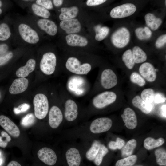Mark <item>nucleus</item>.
Wrapping results in <instances>:
<instances>
[{
    "instance_id": "obj_14",
    "label": "nucleus",
    "mask_w": 166,
    "mask_h": 166,
    "mask_svg": "<svg viewBox=\"0 0 166 166\" xmlns=\"http://www.w3.org/2000/svg\"><path fill=\"white\" fill-rule=\"evenodd\" d=\"M78 114V107L76 102L72 99L67 100L65 105L64 116L66 120L72 122L77 117Z\"/></svg>"
},
{
    "instance_id": "obj_28",
    "label": "nucleus",
    "mask_w": 166,
    "mask_h": 166,
    "mask_svg": "<svg viewBox=\"0 0 166 166\" xmlns=\"http://www.w3.org/2000/svg\"><path fill=\"white\" fill-rule=\"evenodd\" d=\"M137 145L136 140L132 139L129 140L126 144L122 148L121 150V155L123 157H127L131 156Z\"/></svg>"
},
{
    "instance_id": "obj_25",
    "label": "nucleus",
    "mask_w": 166,
    "mask_h": 166,
    "mask_svg": "<svg viewBox=\"0 0 166 166\" xmlns=\"http://www.w3.org/2000/svg\"><path fill=\"white\" fill-rule=\"evenodd\" d=\"M133 58L135 63H140L144 62L147 59L146 53L139 47L136 46L132 49Z\"/></svg>"
},
{
    "instance_id": "obj_43",
    "label": "nucleus",
    "mask_w": 166,
    "mask_h": 166,
    "mask_svg": "<svg viewBox=\"0 0 166 166\" xmlns=\"http://www.w3.org/2000/svg\"><path fill=\"white\" fill-rule=\"evenodd\" d=\"M166 43V34H164L160 36L157 39L155 42L156 48L160 49Z\"/></svg>"
},
{
    "instance_id": "obj_15",
    "label": "nucleus",
    "mask_w": 166,
    "mask_h": 166,
    "mask_svg": "<svg viewBox=\"0 0 166 166\" xmlns=\"http://www.w3.org/2000/svg\"><path fill=\"white\" fill-rule=\"evenodd\" d=\"M60 26L68 34L78 33L81 29V23L76 18L61 21L60 22Z\"/></svg>"
},
{
    "instance_id": "obj_52",
    "label": "nucleus",
    "mask_w": 166,
    "mask_h": 166,
    "mask_svg": "<svg viewBox=\"0 0 166 166\" xmlns=\"http://www.w3.org/2000/svg\"><path fill=\"white\" fill-rule=\"evenodd\" d=\"M7 166H21V164L17 161H12L10 162Z\"/></svg>"
},
{
    "instance_id": "obj_34",
    "label": "nucleus",
    "mask_w": 166,
    "mask_h": 166,
    "mask_svg": "<svg viewBox=\"0 0 166 166\" xmlns=\"http://www.w3.org/2000/svg\"><path fill=\"white\" fill-rule=\"evenodd\" d=\"M155 93L154 90L151 88L144 89L141 94V98L145 102L152 104L154 101Z\"/></svg>"
},
{
    "instance_id": "obj_11",
    "label": "nucleus",
    "mask_w": 166,
    "mask_h": 166,
    "mask_svg": "<svg viewBox=\"0 0 166 166\" xmlns=\"http://www.w3.org/2000/svg\"><path fill=\"white\" fill-rule=\"evenodd\" d=\"M102 87L109 89L115 86L117 84V77L114 72L111 69H107L102 72L101 78Z\"/></svg>"
},
{
    "instance_id": "obj_59",
    "label": "nucleus",
    "mask_w": 166,
    "mask_h": 166,
    "mask_svg": "<svg viewBox=\"0 0 166 166\" xmlns=\"http://www.w3.org/2000/svg\"><path fill=\"white\" fill-rule=\"evenodd\" d=\"M166 1H165V5H166Z\"/></svg>"
},
{
    "instance_id": "obj_60",
    "label": "nucleus",
    "mask_w": 166,
    "mask_h": 166,
    "mask_svg": "<svg viewBox=\"0 0 166 166\" xmlns=\"http://www.w3.org/2000/svg\"></svg>"
},
{
    "instance_id": "obj_3",
    "label": "nucleus",
    "mask_w": 166,
    "mask_h": 166,
    "mask_svg": "<svg viewBox=\"0 0 166 166\" xmlns=\"http://www.w3.org/2000/svg\"><path fill=\"white\" fill-rule=\"evenodd\" d=\"M130 34L126 27H122L114 31L111 36V41L117 48H121L126 46L129 43Z\"/></svg>"
},
{
    "instance_id": "obj_18",
    "label": "nucleus",
    "mask_w": 166,
    "mask_h": 166,
    "mask_svg": "<svg viewBox=\"0 0 166 166\" xmlns=\"http://www.w3.org/2000/svg\"><path fill=\"white\" fill-rule=\"evenodd\" d=\"M29 81L25 77H20L15 79L9 89L10 93L15 94L22 93L27 89Z\"/></svg>"
},
{
    "instance_id": "obj_32",
    "label": "nucleus",
    "mask_w": 166,
    "mask_h": 166,
    "mask_svg": "<svg viewBox=\"0 0 166 166\" xmlns=\"http://www.w3.org/2000/svg\"><path fill=\"white\" fill-rule=\"evenodd\" d=\"M137 159L136 155H131L117 161L115 166H132L136 163Z\"/></svg>"
},
{
    "instance_id": "obj_10",
    "label": "nucleus",
    "mask_w": 166,
    "mask_h": 166,
    "mask_svg": "<svg viewBox=\"0 0 166 166\" xmlns=\"http://www.w3.org/2000/svg\"><path fill=\"white\" fill-rule=\"evenodd\" d=\"M37 155L39 159L46 164L52 166L56 163L57 160V155L52 149L44 147L39 150Z\"/></svg>"
},
{
    "instance_id": "obj_2",
    "label": "nucleus",
    "mask_w": 166,
    "mask_h": 166,
    "mask_svg": "<svg viewBox=\"0 0 166 166\" xmlns=\"http://www.w3.org/2000/svg\"><path fill=\"white\" fill-rule=\"evenodd\" d=\"M65 67L70 72L78 75L87 74L91 70V65L88 63L81 64L76 57L69 58L66 62Z\"/></svg>"
},
{
    "instance_id": "obj_9",
    "label": "nucleus",
    "mask_w": 166,
    "mask_h": 166,
    "mask_svg": "<svg viewBox=\"0 0 166 166\" xmlns=\"http://www.w3.org/2000/svg\"><path fill=\"white\" fill-rule=\"evenodd\" d=\"M81 154L77 148L72 147L65 153V166H82Z\"/></svg>"
},
{
    "instance_id": "obj_42",
    "label": "nucleus",
    "mask_w": 166,
    "mask_h": 166,
    "mask_svg": "<svg viewBox=\"0 0 166 166\" xmlns=\"http://www.w3.org/2000/svg\"><path fill=\"white\" fill-rule=\"evenodd\" d=\"M36 2L38 5L42 6L47 9H51L53 8L52 1L49 0H37Z\"/></svg>"
},
{
    "instance_id": "obj_7",
    "label": "nucleus",
    "mask_w": 166,
    "mask_h": 166,
    "mask_svg": "<svg viewBox=\"0 0 166 166\" xmlns=\"http://www.w3.org/2000/svg\"><path fill=\"white\" fill-rule=\"evenodd\" d=\"M112 121L109 118L103 117L93 120L91 123L89 129L94 134H99L109 130L112 125Z\"/></svg>"
},
{
    "instance_id": "obj_16",
    "label": "nucleus",
    "mask_w": 166,
    "mask_h": 166,
    "mask_svg": "<svg viewBox=\"0 0 166 166\" xmlns=\"http://www.w3.org/2000/svg\"><path fill=\"white\" fill-rule=\"evenodd\" d=\"M121 116L125 124V125L129 129L135 128L137 125V117L134 111L130 108L124 109L123 113Z\"/></svg>"
},
{
    "instance_id": "obj_46",
    "label": "nucleus",
    "mask_w": 166,
    "mask_h": 166,
    "mask_svg": "<svg viewBox=\"0 0 166 166\" xmlns=\"http://www.w3.org/2000/svg\"><path fill=\"white\" fill-rule=\"evenodd\" d=\"M30 107V105L28 104L25 103H23L17 107L21 113L26 111L29 109Z\"/></svg>"
},
{
    "instance_id": "obj_17",
    "label": "nucleus",
    "mask_w": 166,
    "mask_h": 166,
    "mask_svg": "<svg viewBox=\"0 0 166 166\" xmlns=\"http://www.w3.org/2000/svg\"><path fill=\"white\" fill-rule=\"evenodd\" d=\"M155 69L152 65L146 62L140 65L139 71L141 75L147 81L152 82L155 80L156 77Z\"/></svg>"
},
{
    "instance_id": "obj_57",
    "label": "nucleus",
    "mask_w": 166,
    "mask_h": 166,
    "mask_svg": "<svg viewBox=\"0 0 166 166\" xmlns=\"http://www.w3.org/2000/svg\"><path fill=\"white\" fill-rule=\"evenodd\" d=\"M136 166H143L141 165H136Z\"/></svg>"
},
{
    "instance_id": "obj_47",
    "label": "nucleus",
    "mask_w": 166,
    "mask_h": 166,
    "mask_svg": "<svg viewBox=\"0 0 166 166\" xmlns=\"http://www.w3.org/2000/svg\"><path fill=\"white\" fill-rule=\"evenodd\" d=\"M8 49V45L6 44H0V56L7 52Z\"/></svg>"
},
{
    "instance_id": "obj_53",
    "label": "nucleus",
    "mask_w": 166,
    "mask_h": 166,
    "mask_svg": "<svg viewBox=\"0 0 166 166\" xmlns=\"http://www.w3.org/2000/svg\"><path fill=\"white\" fill-rule=\"evenodd\" d=\"M13 111L14 113L16 114H18L21 113V112L17 107L14 108V109Z\"/></svg>"
},
{
    "instance_id": "obj_50",
    "label": "nucleus",
    "mask_w": 166,
    "mask_h": 166,
    "mask_svg": "<svg viewBox=\"0 0 166 166\" xmlns=\"http://www.w3.org/2000/svg\"><path fill=\"white\" fill-rule=\"evenodd\" d=\"M53 2L55 6L58 7L62 4L63 1L62 0H53Z\"/></svg>"
},
{
    "instance_id": "obj_49",
    "label": "nucleus",
    "mask_w": 166,
    "mask_h": 166,
    "mask_svg": "<svg viewBox=\"0 0 166 166\" xmlns=\"http://www.w3.org/2000/svg\"><path fill=\"white\" fill-rule=\"evenodd\" d=\"M109 148L113 150L118 149L117 143L116 141H110L108 144Z\"/></svg>"
},
{
    "instance_id": "obj_8",
    "label": "nucleus",
    "mask_w": 166,
    "mask_h": 166,
    "mask_svg": "<svg viewBox=\"0 0 166 166\" xmlns=\"http://www.w3.org/2000/svg\"><path fill=\"white\" fill-rule=\"evenodd\" d=\"M18 29L21 37L26 42L35 44L39 41V37L37 32L27 25L20 24Z\"/></svg>"
},
{
    "instance_id": "obj_39",
    "label": "nucleus",
    "mask_w": 166,
    "mask_h": 166,
    "mask_svg": "<svg viewBox=\"0 0 166 166\" xmlns=\"http://www.w3.org/2000/svg\"><path fill=\"white\" fill-rule=\"evenodd\" d=\"M2 136H0V147L5 148L6 147L8 142L11 140L10 136L4 131L1 132Z\"/></svg>"
},
{
    "instance_id": "obj_1",
    "label": "nucleus",
    "mask_w": 166,
    "mask_h": 166,
    "mask_svg": "<svg viewBox=\"0 0 166 166\" xmlns=\"http://www.w3.org/2000/svg\"><path fill=\"white\" fill-rule=\"evenodd\" d=\"M33 104L35 117L39 119L45 118L48 114L49 108L46 96L42 93L37 94L34 98Z\"/></svg>"
},
{
    "instance_id": "obj_13",
    "label": "nucleus",
    "mask_w": 166,
    "mask_h": 166,
    "mask_svg": "<svg viewBox=\"0 0 166 166\" xmlns=\"http://www.w3.org/2000/svg\"><path fill=\"white\" fill-rule=\"evenodd\" d=\"M63 119V114L60 109L57 106H53L49 114V123L50 127L53 129L57 128L62 122Z\"/></svg>"
},
{
    "instance_id": "obj_45",
    "label": "nucleus",
    "mask_w": 166,
    "mask_h": 166,
    "mask_svg": "<svg viewBox=\"0 0 166 166\" xmlns=\"http://www.w3.org/2000/svg\"><path fill=\"white\" fill-rule=\"evenodd\" d=\"M106 1L105 0H88L86 4L88 6H94L101 4Z\"/></svg>"
},
{
    "instance_id": "obj_24",
    "label": "nucleus",
    "mask_w": 166,
    "mask_h": 166,
    "mask_svg": "<svg viewBox=\"0 0 166 166\" xmlns=\"http://www.w3.org/2000/svg\"><path fill=\"white\" fill-rule=\"evenodd\" d=\"M147 26L153 30H157L161 24L162 21L160 18H157L153 14H147L144 16Z\"/></svg>"
},
{
    "instance_id": "obj_38",
    "label": "nucleus",
    "mask_w": 166,
    "mask_h": 166,
    "mask_svg": "<svg viewBox=\"0 0 166 166\" xmlns=\"http://www.w3.org/2000/svg\"><path fill=\"white\" fill-rule=\"evenodd\" d=\"M35 121V119L34 114L30 113L27 114L22 118L21 124L23 126L27 127L32 125Z\"/></svg>"
},
{
    "instance_id": "obj_36",
    "label": "nucleus",
    "mask_w": 166,
    "mask_h": 166,
    "mask_svg": "<svg viewBox=\"0 0 166 166\" xmlns=\"http://www.w3.org/2000/svg\"><path fill=\"white\" fill-rule=\"evenodd\" d=\"M11 34L10 28L6 23L0 24V41H5L8 39Z\"/></svg>"
},
{
    "instance_id": "obj_26",
    "label": "nucleus",
    "mask_w": 166,
    "mask_h": 166,
    "mask_svg": "<svg viewBox=\"0 0 166 166\" xmlns=\"http://www.w3.org/2000/svg\"><path fill=\"white\" fill-rule=\"evenodd\" d=\"M164 138H160L157 139L148 137L144 141V146L147 150H151L162 145L164 142Z\"/></svg>"
},
{
    "instance_id": "obj_58",
    "label": "nucleus",
    "mask_w": 166,
    "mask_h": 166,
    "mask_svg": "<svg viewBox=\"0 0 166 166\" xmlns=\"http://www.w3.org/2000/svg\"><path fill=\"white\" fill-rule=\"evenodd\" d=\"M1 152H0V157L1 156Z\"/></svg>"
},
{
    "instance_id": "obj_22",
    "label": "nucleus",
    "mask_w": 166,
    "mask_h": 166,
    "mask_svg": "<svg viewBox=\"0 0 166 166\" xmlns=\"http://www.w3.org/2000/svg\"><path fill=\"white\" fill-rule=\"evenodd\" d=\"M61 13L59 18L61 21L74 18L77 15L79 9L76 6L69 7H62L61 9Z\"/></svg>"
},
{
    "instance_id": "obj_56",
    "label": "nucleus",
    "mask_w": 166,
    "mask_h": 166,
    "mask_svg": "<svg viewBox=\"0 0 166 166\" xmlns=\"http://www.w3.org/2000/svg\"><path fill=\"white\" fill-rule=\"evenodd\" d=\"M2 10L0 8V14L2 13Z\"/></svg>"
},
{
    "instance_id": "obj_31",
    "label": "nucleus",
    "mask_w": 166,
    "mask_h": 166,
    "mask_svg": "<svg viewBox=\"0 0 166 166\" xmlns=\"http://www.w3.org/2000/svg\"><path fill=\"white\" fill-rule=\"evenodd\" d=\"M122 60L128 68L131 69L133 68L135 63L131 50L128 49L124 53L122 56Z\"/></svg>"
},
{
    "instance_id": "obj_48",
    "label": "nucleus",
    "mask_w": 166,
    "mask_h": 166,
    "mask_svg": "<svg viewBox=\"0 0 166 166\" xmlns=\"http://www.w3.org/2000/svg\"><path fill=\"white\" fill-rule=\"evenodd\" d=\"M117 146L118 149H121L124 146L125 144V141L122 139L117 137L116 139V141Z\"/></svg>"
},
{
    "instance_id": "obj_6",
    "label": "nucleus",
    "mask_w": 166,
    "mask_h": 166,
    "mask_svg": "<svg viewBox=\"0 0 166 166\" xmlns=\"http://www.w3.org/2000/svg\"><path fill=\"white\" fill-rule=\"evenodd\" d=\"M136 10V6L133 4L125 3L113 8L111 10L110 15L113 18H122L132 15Z\"/></svg>"
},
{
    "instance_id": "obj_37",
    "label": "nucleus",
    "mask_w": 166,
    "mask_h": 166,
    "mask_svg": "<svg viewBox=\"0 0 166 166\" xmlns=\"http://www.w3.org/2000/svg\"><path fill=\"white\" fill-rule=\"evenodd\" d=\"M130 80L132 82L137 84L140 86H143L145 84L144 79L136 72H133L131 73L130 76Z\"/></svg>"
},
{
    "instance_id": "obj_23",
    "label": "nucleus",
    "mask_w": 166,
    "mask_h": 166,
    "mask_svg": "<svg viewBox=\"0 0 166 166\" xmlns=\"http://www.w3.org/2000/svg\"><path fill=\"white\" fill-rule=\"evenodd\" d=\"M133 105L145 114L150 113L152 109V104L147 103L143 101L139 96H135L132 101Z\"/></svg>"
},
{
    "instance_id": "obj_44",
    "label": "nucleus",
    "mask_w": 166,
    "mask_h": 166,
    "mask_svg": "<svg viewBox=\"0 0 166 166\" xmlns=\"http://www.w3.org/2000/svg\"><path fill=\"white\" fill-rule=\"evenodd\" d=\"M166 101L165 97L161 94L156 93L155 94L153 102L156 104L163 103Z\"/></svg>"
},
{
    "instance_id": "obj_41",
    "label": "nucleus",
    "mask_w": 166,
    "mask_h": 166,
    "mask_svg": "<svg viewBox=\"0 0 166 166\" xmlns=\"http://www.w3.org/2000/svg\"><path fill=\"white\" fill-rule=\"evenodd\" d=\"M13 56V53L11 52H7L0 56V66L6 63Z\"/></svg>"
},
{
    "instance_id": "obj_35",
    "label": "nucleus",
    "mask_w": 166,
    "mask_h": 166,
    "mask_svg": "<svg viewBox=\"0 0 166 166\" xmlns=\"http://www.w3.org/2000/svg\"><path fill=\"white\" fill-rule=\"evenodd\" d=\"M157 164L159 165L162 166L166 164V151L162 148L156 150L155 152Z\"/></svg>"
},
{
    "instance_id": "obj_51",
    "label": "nucleus",
    "mask_w": 166,
    "mask_h": 166,
    "mask_svg": "<svg viewBox=\"0 0 166 166\" xmlns=\"http://www.w3.org/2000/svg\"><path fill=\"white\" fill-rule=\"evenodd\" d=\"M166 104L164 105L161 107V113L162 115L164 117H166Z\"/></svg>"
},
{
    "instance_id": "obj_19",
    "label": "nucleus",
    "mask_w": 166,
    "mask_h": 166,
    "mask_svg": "<svg viewBox=\"0 0 166 166\" xmlns=\"http://www.w3.org/2000/svg\"><path fill=\"white\" fill-rule=\"evenodd\" d=\"M37 24L39 27L51 36H54L57 33V27L53 21L45 18L38 20Z\"/></svg>"
},
{
    "instance_id": "obj_4",
    "label": "nucleus",
    "mask_w": 166,
    "mask_h": 166,
    "mask_svg": "<svg viewBox=\"0 0 166 166\" xmlns=\"http://www.w3.org/2000/svg\"><path fill=\"white\" fill-rule=\"evenodd\" d=\"M56 61V57L53 53L49 52L45 53L40 62L41 70L46 75L52 74L55 70Z\"/></svg>"
},
{
    "instance_id": "obj_5",
    "label": "nucleus",
    "mask_w": 166,
    "mask_h": 166,
    "mask_svg": "<svg viewBox=\"0 0 166 166\" xmlns=\"http://www.w3.org/2000/svg\"><path fill=\"white\" fill-rule=\"evenodd\" d=\"M117 98L116 94L112 91H107L97 95L93 99V106L97 109H102L113 103Z\"/></svg>"
},
{
    "instance_id": "obj_12",
    "label": "nucleus",
    "mask_w": 166,
    "mask_h": 166,
    "mask_svg": "<svg viewBox=\"0 0 166 166\" xmlns=\"http://www.w3.org/2000/svg\"><path fill=\"white\" fill-rule=\"evenodd\" d=\"M0 125L13 137H17L19 136L20 131L19 128L7 117L0 116Z\"/></svg>"
},
{
    "instance_id": "obj_33",
    "label": "nucleus",
    "mask_w": 166,
    "mask_h": 166,
    "mask_svg": "<svg viewBox=\"0 0 166 166\" xmlns=\"http://www.w3.org/2000/svg\"><path fill=\"white\" fill-rule=\"evenodd\" d=\"M108 149L105 146L101 144L97 154L93 161L94 164L97 166H100L101 164L104 157L108 152Z\"/></svg>"
},
{
    "instance_id": "obj_29",
    "label": "nucleus",
    "mask_w": 166,
    "mask_h": 166,
    "mask_svg": "<svg viewBox=\"0 0 166 166\" xmlns=\"http://www.w3.org/2000/svg\"><path fill=\"white\" fill-rule=\"evenodd\" d=\"M95 29L96 31L95 39L99 41L104 39L108 35L109 31V29L108 27H101L100 25L96 26Z\"/></svg>"
},
{
    "instance_id": "obj_40",
    "label": "nucleus",
    "mask_w": 166,
    "mask_h": 166,
    "mask_svg": "<svg viewBox=\"0 0 166 166\" xmlns=\"http://www.w3.org/2000/svg\"><path fill=\"white\" fill-rule=\"evenodd\" d=\"M135 34L137 38L141 40L150 39L148 36L144 28L138 27L135 30Z\"/></svg>"
},
{
    "instance_id": "obj_27",
    "label": "nucleus",
    "mask_w": 166,
    "mask_h": 166,
    "mask_svg": "<svg viewBox=\"0 0 166 166\" xmlns=\"http://www.w3.org/2000/svg\"><path fill=\"white\" fill-rule=\"evenodd\" d=\"M101 144L100 142L97 140L93 142L85 153V157L88 160L90 161H93L99 151Z\"/></svg>"
},
{
    "instance_id": "obj_54",
    "label": "nucleus",
    "mask_w": 166,
    "mask_h": 166,
    "mask_svg": "<svg viewBox=\"0 0 166 166\" xmlns=\"http://www.w3.org/2000/svg\"><path fill=\"white\" fill-rule=\"evenodd\" d=\"M2 160L0 158V166L2 164Z\"/></svg>"
},
{
    "instance_id": "obj_20",
    "label": "nucleus",
    "mask_w": 166,
    "mask_h": 166,
    "mask_svg": "<svg viewBox=\"0 0 166 166\" xmlns=\"http://www.w3.org/2000/svg\"><path fill=\"white\" fill-rule=\"evenodd\" d=\"M65 39L67 45L71 46L85 47L88 44L85 38L75 34H68Z\"/></svg>"
},
{
    "instance_id": "obj_30",
    "label": "nucleus",
    "mask_w": 166,
    "mask_h": 166,
    "mask_svg": "<svg viewBox=\"0 0 166 166\" xmlns=\"http://www.w3.org/2000/svg\"><path fill=\"white\" fill-rule=\"evenodd\" d=\"M32 9L35 14L45 19L49 18L50 15L51 14L47 9L36 4L32 5Z\"/></svg>"
},
{
    "instance_id": "obj_55",
    "label": "nucleus",
    "mask_w": 166,
    "mask_h": 166,
    "mask_svg": "<svg viewBox=\"0 0 166 166\" xmlns=\"http://www.w3.org/2000/svg\"><path fill=\"white\" fill-rule=\"evenodd\" d=\"M2 3L1 1L0 0V7L2 6Z\"/></svg>"
},
{
    "instance_id": "obj_21",
    "label": "nucleus",
    "mask_w": 166,
    "mask_h": 166,
    "mask_svg": "<svg viewBox=\"0 0 166 166\" xmlns=\"http://www.w3.org/2000/svg\"><path fill=\"white\" fill-rule=\"evenodd\" d=\"M36 61L33 59H30L26 65L19 68L16 71V74L18 77H25L33 71L36 66Z\"/></svg>"
}]
</instances>
